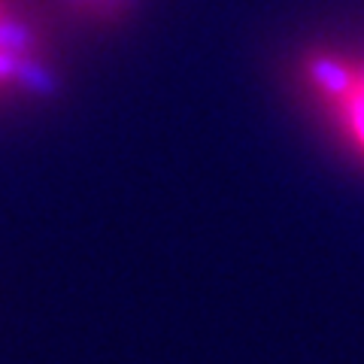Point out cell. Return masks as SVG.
Masks as SVG:
<instances>
[{"label": "cell", "mask_w": 364, "mask_h": 364, "mask_svg": "<svg viewBox=\"0 0 364 364\" xmlns=\"http://www.w3.org/2000/svg\"><path fill=\"white\" fill-rule=\"evenodd\" d=\"M301 82L337 143L364 161V55L316 49L301 64Z\"/></svg>", "instance_id": "1"}, {"label": "cell", "mask_w": 364, "mask_h": 364, "mask_svg": "<svg viewBox=\"0 0 364 364\" xmlns=\"http://www.w3.org/2000/svg\"><path fill=\"white\" fill-rule=\"evenodd\" d=\"M49 79V55L40 33L13 0H0V104L31 97Z\"/></svg>", "instance_id": "2"}]
</instances>
